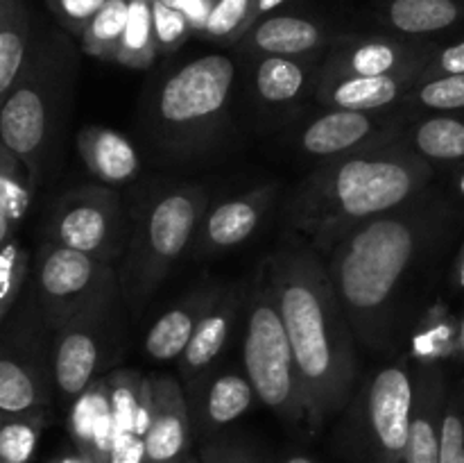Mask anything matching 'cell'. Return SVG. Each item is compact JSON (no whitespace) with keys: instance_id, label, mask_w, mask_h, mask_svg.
<instances>
[{"instance_id":"obj_1","label":"cell","mask_w":464,"mask_h":463,"mask_svg":"<svg viewBox=\"0 0 464 463\" xmlns=\"http://www.w3.org/2000/svg\"><path fill=\"white\" fill-rule=\"evenodd\" d=\"M453 218V200L424 191L403 207L352 227L324 254L358 343L376 352L388 348L408 277L435 250Z\"/></svg>"},{"instance_id":"obj_2","label":"cell","mask_w":464,"mask_h":463,"mask_svg":"<svg viewBox=\"0 0 464 463\" xmlns=\"http://www.w3.org/2000/svg\"><path fill=\"white\" fill-rule=\"evenodd\" d=\"M261 266L297 359L306 427L317 434L347 409L358 389L356 334L322 254L313 248H281Z\"/></svg>"},{"instance_id":"obj_3","label":"cell","mask_w":464,"mask_h":463,"mask_svg":"<svg viewBox=\"0 0 464 463\" xmlns=\"http://www.w3.org/2000/svg\"><path fill=\"white\" fill-rule=\"evenodd\" d=\"M430 180L433 163L399 136L315 168L285 202V222L324 257L352 227L403 207L429 191Z\"/></svg>"},{"instance_id":"obj_4","label":"cell","mask_w":464,"mask_h":463,"mask_svg":"<svg viewBox=\"0 0 464 463\" xmlns=\"http://www.w3.org/2000/svg\"><path fill=\"white\" fill-rule=\"evenodd\" d=\"M77 57L62 32L32 39L30 54L12 89L3 95L0 141L30 171L34 186L57 162L62 132L75 94Z\"/></svg>"},{"instance_id":"obj_5","label":"cell","mask_w":464,"mask_h":463,"mask_svg":"<svg viewBox=\"0 0 464 463\" xmlns=\"http://www.w3.org/2000/svg\"><path fill=\"white\" fill-rule=\"evenodd\" d=\"M238 64L220 53L202 54L163 75L150 91L145 134L163 157L177 162L216 148L229 121Z\"/></svg>"},{"instance_id":"obj_6","label":"cell","mask_w":464,"mask_h":463,"mask_svg":"<svg viewBox=\"0 0 464 463\" xmlns=\"http://www.w3.org/2000/svg\"><path fill=\"white\" fill-rule=\"evenodd\" d=\"M207 212L208 193L198 184L139 195L130 213L125 263L118 271L122 298L134 311L152 298L177 259L193 248Z\"/></svg>"},{"instance_id":"obj_7","label":"cell","mask_w":464,"mask_h":463,"mask_svg":"<svg viewBox=\"0 0 464 463\" xmlns=\"http://www.w3.org/2000/svg\"><path fill=\"white\" fill-rule=\"evenodd\" d=\"M415 404V372L408 357L394 359L367 377L344 409L343 452L358 463H406Z\"/></svg>"},{"instance_id":"obj_8","label":"cell","mask_w":464,"mask_h":463,"mask_svg":"<svg viewBox=\"0 0 464 463\" xmlns=\"http://www.w3.org/2000/svg\"><path fill=\"white\" fill-rule=\"evenodd\" d=\"M243 361L245 375L252 381L256 398L281 420L306 425V399L297 359L263 266L245 309Z\"/></svg>"},{"instance_id":"obj_9","label":"cell","mask_w":464,"mask_h":463,"mask_svg":"<svg viewBox=\"0 0 464 463\" xmlns=\"http://www.w3.org/2000/svg\"><path fill=\"white\" fill-rule=\"evenodd\" d=\"M116 266L45 239L32 266V298L45 331L121 300Z\"/></svg>"},{"instance_id":"obj_10","label":"cell","mask_w":464,"mask_h":463,"mask_svg":"<svg viewBox=\"0 0 464 463\" xmlns=\"http://www.w3.org/2000/svg\"><path fill=\"white\" fill-rule=\"evenodd\" d=\"M130 213L107 186L86 184L66 191L50 212L45 239L113 263L130 245Z\"/></svg>"},{"instance_id":"obj_11","label":"cell","mask_w":464,"mask_h":463,"mask_svg":"<svg viewBox=\"0 0 464 463\" xmlns=\"http://www.w3.org/2000/svg\"><path fill=\"white\" fill-rule=\"evenodd\" d=\"M118 302L93 309L59 327L50 340V366L59 398L75 402L95 379L113 345L118 322Z\"/></svg>"},{"instance_id":"obj_12","label":"cell","mask_w":464,"mask_h":463,"mask_svg":"<svg viewBox=\"0 0 464 463\" xmlns=\"http://www.w3.org/2000/svg\"><path fill=\"white\" fill-rule=\"evenodd\" d=\"M438 45L412 36H340L331 44L329 54L317 68V80L343 77H376L403 71H424Z\"/></svg>"},{"instance_id":"obj_13","label":"cell","mask_w":464,"mask_h":463,"mask_svg":"<svg viewBox=\"0 0 464 463\" xmlns=\"http://www.w3.org/2000/svg\"><path fill=\"white\" fill-rule=\"evenodd\" d=\"M399 136V121L388 112L324 109L299 127L295 145L304 154L329 162Z\"/></svg>"},{"instance_id":"obj_14","label":"cell","mask_w":464,"mask_h":463,"mask_svg":"<svg viewBox=\"0 0 464 463\" xmlns=\"http://www.w3.org/2000/svg\"><path fill=\"white\" fill-rule=\"evenodd\" d=\"M30 325L18 330L16 336L5 339L0 354V413L3 418L30 416L45 411L53 390V366L41 354Z\"/></svg>"},{"instance_id":"obj_15","label":"cell","mask_w":464,"mask_h":463,"mask_svg":"<svg viewBox=\"0 0 464 463\" xmlns=\"http://www.w3.org/2000/svg\"><path fill=\"white\" fill-rule=\"evenodd\" d=\"M276 198L275 184H263L208 209L193 243L195 257H211L256 234Z\"/></svg>"},{"instance_id":"obj_16","label":"cell","mask_w":464,"mask_h":463,"mask_svg":"<svg viewBox=\"0 0 464 463\" xmlns=\"http://www.w3.org/2000/svg\"><path fill=\"white\" fill-rule=\"evenodd\" d=\"M152 420L145 434L148 463H184L190 445V404L179 381L152 375Z\"/></svg>"},{"instance_id":"obj_17","label":"cell","mask_w":464,"mask_h":463,"mask_svg":"<svg viewBox=\"0 0 464 463\" xmlns=\"http://www.w3.org/2000/svg\"><path fill=\"white\" fill-rule=\"evenodd\" d=\"M449 393L451 389L442 363L417 366L406 463H440V436Z\"/></svg>"},{"instance_id":"obj_18","label":"cell","mask_w":464,"mask_h":463,"mask_svg":"<svg viewBox=\"0 0 464 463\" xmlns=\"http://www.w3.org/2000/svg\"><path fill=\"white\" fill-rule=\"evenodd\" d=\"M329 45L324 25L295 14H272L261 18L236 48L254 57H297L308 59Z\"/></svg>"},{"instance_id":"obj_19","label":"cell","mask_w":464,"mask_h":463,"mask_svg":"<svg viewBox=\"0 0 464 463\" xmlns=\"http://www.w3.org/2000/svg\"><path fill=\"white\" fill-rule=\"evenodd\" d=\"M247 309V300L238 289H225L216 307L204 316L198 331L190 339L188 348L179 359V370L186 384H195L207 375L208 368L218 361L225 348L229 345L231 336L238 330L243 311Z\"/></svg>"},{"instance_id":"obj_20","label":"cell","mask_w":464,"mask_h":463,"mask_svg":"<svg viewBox=\"0 0 464 463\" xmlns=\"http://www.w3.org/2000/svg\"><path fill=\"white\" fill-rule=\"evenodd\" d=\"M424 71H403L376 77H343L315 84V98L324 109L353 112H388L394 103H403L417 86Z\"/></svg>"},{"instance_id":"obj_21","label":"cell","mask_w":464,"mask_h":463,"mask_svg":"<svg viewBox=\"0 0 464 463\" xmlns=\"http://www.w3.org/2000/svg\"><path fill=\"white\" fill-rule=\"evenodd\" d=\"M222 291L225 289L218 284H204L199 289L190 291L181 302H177L163 316H159L154 325L150 327L148 336H145V354L152 361L181 359L190 339L198 331L199 322L216 307Z\"/></svg>"},{"instance_id":"obj_22","label":"cell","mask_w":464,"mask_h":463,"mask_svg":"<svg viewBox=\"0 0 464 463\" xmlns=\"http://www.w3.org/2000/svg\"><path fill=\"white\" fill-rule=\"evenodd\" d=\"M256 399L252 381L240 372H220L202 377L190 384V420L204 431H216L231 425L249 411Z\"/></svg>"},{"instance_id":"obj_23","label":"cell","mask_w":464,"mask_h":463,"mask_svg":"<svg viewBox=\"0 0 464 463\" xmlns=\"http://www.w3.org/2000/svg\"><path fill=\"white\" fill-rule=\"evenodd\" d=\"M68 431H71L75 449L89 454L95 461L109 463L118 431L116 420H113L107 377L95 379L93 384L71 404Z\"/></svg>"},{"instance_id":"obj_24","label":"cell","mask_w":464,"mask_h":463,"mask_svg":"<svg viewBox=\"0 0 464 463\" xmlns=\"http://www.w3.org/2000/svg\"><path fill=\"white\" fill-rule=\"evenodd\" d=\"M77 153L86 171L104 184H122L134 180L140 157L134 143L121 132L100 125H86L75 136Z\"/></svg>"},{"instance_id":"obj_25","label":"cell","mask_w":464,"mask_h":463,"mask_svg":"<svg viewBox=\"0 0 464 463\" xmlns=\"http://www.w3.org/2000/svg\"><path fill=\"white\" fill-rule=\"evenodd\" d=\"M379 21L399 36L424 39L464 23V0H385Z\"/></svg>"},{"instance_id":"obj_26","label":"cell","mask_w":464,"mask_h":463,"mask_svg":"<svg viewBox=\"0 0 464 463\" xmlns=\"http://www.w3.org/2000/svg\"><path fill=\"white\" fill-rule=\"evenodd\" d=\"M401 141L429 163H464V112L421 118L401 132Z\"/></svg>"},{"instance_id":"obj_27","label":"cell","mask_w":464,"mask_h":463,"mask_svg":"<svg viewBox=\"0 0 464 463\" xmlns=\"http://www.w3.org/2000/svg\"><path fill=\"white\" fill-rule=\"evenodd\" d=\"M317 68L308 59L297 57H258L254 71V89L270 107L295 104L308 86H315Z\"/></svg>"},{"instance_id":"obj_28","label":"cell","mask_w":464,"mask_h":463,"mask_svg":"<svg viewBox=\"0 0 464 463\" xmlns=\"http://www.w3.org/2000/svg\"><path fill=\"white\" fill-rule=\"evenodd\" d=\"M107 384L118 434L131 431L145 438L152 420V379L134 368H121L109 372Z\"/></svg>"},{"instance_id":"obj_29","label":"cell","mask_w":464,"mask_h":463,"mask_svg":"<svg viewBox=\"0 0 464 463\" xmlns=\"http://www.w3.org/2000/svg\"><path fill=\"white\" fill-rule=\"evenodd\" d=\"M32 14L27 0H0V98L21 75L32 48Z\"/></svg>"},{"instance_id":"obj_30","label":"cell","mask_w":464,"mask_h":463,"mask_svg":"<svg viewBox=\"0 0 464 463\" xmlns=\"http://www.w3.org/2000/svg\"><path fill=\"white\" fill-rule=\"evenodd\" d=\"M34 182L25 163L0 143V243L14 236L30 209Z\"/></svg>"},{"instance_id":"obj_31","label":"cell","mask_w":464,"mask_h":463,"mask_svg":"<svg viewBox=\"0 0 464 463\" xmlns=\"http://www.w3.org/2000/svg\"><path fill=\"white\" fill-rule=\"evenodd\" d=\"M458 330L460 318L453 316L444 304L430 307L411 339V354L417 366L458 359Z\"/></svg>"},{"instance_id":"obj_32","label":"cell","mask_w":464,"mask_h":463,"mask_svg":"<svg viewBox=\"0 0 464 463\" xmlns=\"http://www.w3.org/2000/svg\"><path fill=\"white\" fill-rule=\"evenodd\" d=\"M157 36H154L152 0H130V16H127L125 34L118 48L116 64L127 68L143 71L159 57Z\"/></svg>"},{"instance_id":"obj_33","label":"cell","mask_w":464,"mask_h":463,"mask_svg":"<svg viewBox=\"0 0 464 463\" xmlns=\"http://www.w3.org/2000/svg\"><path fill=\"white\" fill-rule=\"evenodd\" d=\"M127 16H130V0H107L80 34L82 50L91 57L116 62L127 27Z\"/></svg>"},{"instance_id":"obj_34","label":"cell","mask_w":464,"mask_h":463,"mask_svg":"<svg viewBox=\"0 0 464 463\" xmlns=\"http://www.w3.org/2000/svg\"><path fill=\"white\" fill-rule=\"evenodd\" d=\"M258 0H218L204 27V39L213 44L236 45L256 25Z\"/></svg>"},{"instance_id":"obj_35","label":"cell","mask_w":464,"mask_h":463,"mask_svg":"<svg viewBox=\"0 0 464 463\" xmlns=\"http://www.w3.org/2000/svg\"><path fill=\"white\" fill-rule=\"evenodd\" d=\"M0 245H3L0 248V320L7 322L9 313L21 300L23 286L30 277L32 257L30 250L18 241V236H12Z\"/></svg>"},{"instance_id":"obj_36","label":"cell","mask_w":464,"mask_h":463,"mask_svg":"<svg viewBox=\"0 0 464 463\" xmlns=\"http://www.w3.org/2000/svg\"><path fill=\"white\" fill-rule=\"evenodd\" d=\"M45 427V411L30 416L3 418L0 425V461L3 463H30L39 445L41 431Z\"/></svg>"},{"instance_id":"obj_37","label":"cell","mask_w":464,"mask_h":463,"mask_svg":"<svg viewBox=\"0 0 464 463\" xmlns=\"http://www.w3.org/2000/svg\"><path fill=\"white\" fill-rule=\"evenodd\" d=\"M401 104L433 113L464 112V73L420 82Z\"/></svg>"},{"instance_id":"obj_38","label":"cell","mask_w":464,"mask_h":463,"mask_svg":"<svg viewBox=\"0 0 464 463\" xmlns=\"http://www.w3.org/2000/svg\"><path fill=\"white\" fill-rule=\"evenodd\" d=\"M440 463H464V379L451 389L444 409Z\"/></svg>"},{"instance_id":"obj_39","label":"cell","mask_w":464,"mask_h":463,"mask_svg":"<svg viewBox=\"0 0 464 463\" xmlns=\"http://www.w3.org/2000/svg\"><path fill=\"white\" fill-rule=\"evenodd\" d=\"M152 21L154 36H157V45L161 54L175 53V50H179L186 44L190 34H195L184 12L168 7V5L159 3V0H152Z\"/></svg>"},{"instance_id":"obj_40","label":"cell","mask_w":464,"mask_h":463,"mask_svg":"<svg viewBox=\"0 0 464 463\" xmlns=\"http://www.w3.org/2000/svg\"><path fill=\"white\" fill-rule=\"evenodd\" d=\"M107 0H45L54 21L72 36H80Z\"/></svg>"},{"instance_id":"obj_41","label":"cell","mask_w":464,"mask_h":463,"mask_svg":"<svg viewBox=\"0 0 464 463\" xmlns=\"http://www.w3.org/2000/svg\"><path fill=\"white\" fill-rule=\"evenodd\" d=\"M460 73H464V39L456 41V44L444 45V48H438V53L433 54L429 66L421 73L420 82L435 80V77L444 75H460ZM420 82H417V84H420Z\"/></svg>"},{"instance_id":"obj_42","label":"cell","mask_w":464,"mask_h":463,"mask_svg":"<svg viewBox=\"0 0 464 463\" xmlns=\"http://www.w3.org/2000/svg\"><path fill=\"white\" fill-rule=\"evenodd\" d=\"M109 463H148L143 436L131 434V431L116 434V443H113Z\"/></svg>"},{"instance_id":"obj_43","label":"cell","mask_w":464,"mask_h":463,"mask_svg":"<svg viewBox=\"0 0 464 463\" xmlns=\"http://www.w3.org/2000/svg\"><path fill=\"white\" fill-rule=\"evenodd\" d=\"M199 463H256L249 458L247 454L238 452L234 448H225V445H207L199 457Z\"/></svg>"},{"instance_id":"obj_44","label":"cell","mask_w":464,"mask_h":463,"mask_svg":"<svg viewBox=\"0 0 464 463\" xmlns=\"http://www.w3.org/2000/svg\"><path fill=\"white\" fill-rule=\"evenodd\" d=\"M449 281H451V289L456 291V293H462L464 291V241H462L460 250H458L456 261H453L451 277H449Z\"/></svg>"},{"instance_id":"obj_45","label":"cell","mask_w":464,"mask_h":463,"mask_svg":"<svg viewBox=\"0 0 464 463\" xmlns=\"http://www.w3.org/2000/svg\"><path fill=\"white\" fill-rule=\"evenodd\" d=\"M50 463H100V461H95V458L89 457V454H84V452H80V449H75V452L59 454V457H54Z\"/></svg>"},{"instance_id":"obj_46","label":"cell","mask_w":464,"mask_h":463,"mask_svg":"<svg viewBox=\"0 0 464 463\" xmlns=\"http://www.w3.org/2000/svg\"><path fill=\"white\" fill-rule=\"evenodd\" d=\"M284 3L285 0H258L256 3V23L261 21V18H266L267 14L275 12V9H279Z\"/></svg>"},{"instance_id":"obj_47","label":"cell","mask_w":464,"mask_h":463,"mask_svg":"<svg viewBox=\"0 0 464 463\" xmlns=\"http://www.w3.org/2000/svg\"><path fill=\"white\" fill-rule=\"evenodd\" d=\"M453 198L456 200H464V163L460 166V171H458L456 180H453Z\"/></svg>"},{"instance_id":"obj_48","label":"cell","mask_w":464,"mask_h":463,"mask_svg":"<svg viewBox=\"0 0 464 463\" xmlns=\"http://www.w3.org/2000/svg\"><path fill=\"white\" fill-rule=\"evenodd\" d=\"M458 359L464 361V316L460 318V330H458Z\"/></svg>"},{"instance_id":"obj_49","label":"cell","mask_w":464,"mask_h":463,"mask_svg":"<svg viewBox=\"0 0 464 463\" xmlns=\"http://www.w3.org/2000/svg\"><path fill=\"white\" fill-rule=\"evenodd\" d=\"M284 463H315L311 457H304V454H295V457H288Z\"/></svg>"},{"instance_id":"obj_50","label":"cell","mask_w":464,"mask_h":463,"mask_svg":"<svg viewBox=\"0 0 464 463\" xmlns=\"http://www.w3.org/2000/svg\"><path fill=\"white\" fill-rule=\"evenodd\" d=\"M184 463H199V458H195V457H188V458H186Z\"/></svg>"},{"instance_id":"obj_51","label":"cell","mask_w":464,"mask_h":463,"mask_svg":"<svg viewBox=\"0 0 464 463\" xmlns=\"http://www.w3.org/2000/svg\"><path fill=\"white\" fill-rule=\"evenodd\" d=\"M213 3H218V0H213Z\"/></svg>"}]
</instances>
